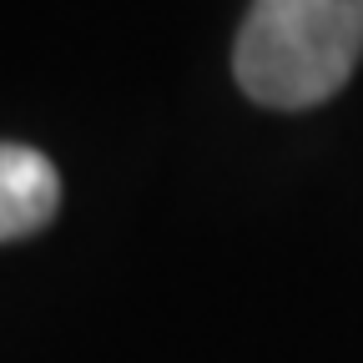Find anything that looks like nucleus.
I'll return each mask as SVG.
<instances>
[{
  "mask_svg": "<svg viewBox=\"0 0 363 363\" xmlns=\"http://www.w3.org/2000/svg\"><path fill=\"white\" fill-rule=\"evenodd\" d=\"M363 56V0H252L233 71L262 106L303 111L348 86Z\"/></svg>",
  "mask_w": 363,
  "mask_h": 363,
  "instance_id": "f257e3e1",
  "label": "nucleus"
},
{
  "mask_svg": "<svg viewBox=\"0 0 363 363\" xmlns=\"http://www.w3.org/2000/svg\"><path fill=\"white\" fill-rule=\"evenodd\" d=\"M61 207V172L35 147L0 142V242L40 233Z\"/></svg>",
  "mask_w": 363,
  "mask_h": 363,
  "instance_id": "f03ea898",
  "label": "nucleus"
}]
</instances>
